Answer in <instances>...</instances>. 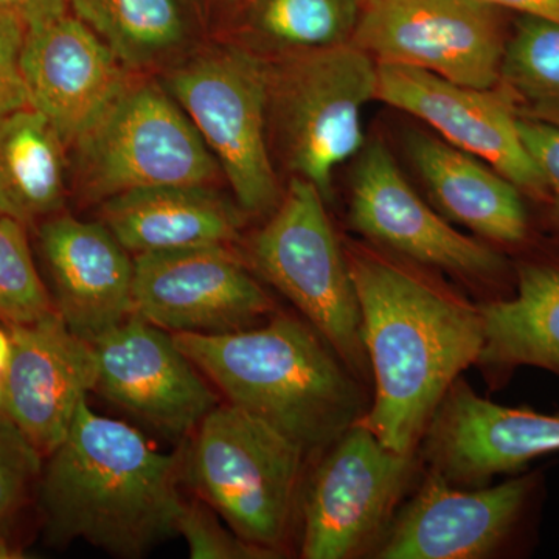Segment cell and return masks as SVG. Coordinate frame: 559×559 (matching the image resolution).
<instances>
[{
    "label": "cell",
    "instance_id": "20",
    "mask_svg": "<svg viewBox=\"0 0 559 559\" xmlns=\"http://www.w3.org/2000/svg\"><path fill=\"white\" fill-rule=\"evenodd\" d=\"M407 150L430 197L450 218L507 248L530 245L533 221L524 194L487 162L425 132H412Z\"/></svg>",
    "mask_w": 559,
    "mask_h": 559
},
{
    "label": "cell",
    "instance_id": "1",
    "mask_svg": "<svg viewBox=\"0 0 559 559\" xmlns=\"http://www.w3.org/2000/svg\"><path fill=\"white\" fill-rule=\"evenodd\" d=\"M374 400L360 418L390 450L412 454L459 374L484 347L479 308L367 252L347 257Z\"/></svg>",
    "mask_w": 559,
    "mask_h": 559
},
{
    "label": "cell",
    "instance_id": "6",
    "mask_svg": "<svg viewBox=\"0 0 559 559\" xmlns=\"http://www.w3.org/2000/svg\"><path fill=\"white\" fill-rule=\"evenodd\" d=\"M305 455L263 419L218 404L191 432L182 480L238 536L275 551L293 518Z\"/></svg>",
    "mask_w": 559,
    "mask_h": 559
},
{
    "label": "cell",
    "instance_id": "11",
    "mask_svg": "<svg viewBox=\"0 0 559 559\" xmlns=\"http://www.w3.org/2000/svg\"><path fill=\"white\" fill-rule=\"evenodd\" d=\"M414 471L412 454L390 450L362 421L331 444L304 502L301 557L344 559L390 520Z\"/></svg>",
    "mask_w": 559,
    "mask_h": 559
},
{
    "label": "cell",
    "instance_id": "14",
    "mask_svg": "<svg viewBox=\"0 0 559 559\" xmlns=\"http://www.w3.org/2000/svg\"><path fill=\"white\" fill-rule=\"evenodd\" d=\"M377 100L425 121L441 139L487 162L525 200L540 204L546 180L522 142L518 116L495 90L462 86L426 70L378 64Z\"/></svg>",
    "mask_w": 559,
    "mask_h": 559
},
{
    "label": "cell",
    "instance_id": "18",
    "mask_svg": "<svg viewBox=\"0 0 559 559\" xmlns=\"http://www.w3.org/2000/svg\"><path fill=\"white\" fill-rule=\"evenodd\" d=\"M554 452H559V414L500 406L459 380L425 430L430 473L455 487L484 485Z\"/></svg>",
    "mask_w": 559,
    "mask_h": 559
},
{
    "label": "cell",
    "instance_id": "4",
    "mask_svg": "<svg viewBox=\"0 0 559 559\" xmlns=\"http://www.w3.org/2000/svg\"><path fill=\"white\" fill-rule=\"evenodd\" d=\"M266 62L270 140L283 165L329 200L334 170L364 148L378 62L352 43Z\"/></svg>",
    "mask_w": 559,
    "mask_h": 559
},
{
    "label": "cell",
    "instance_id": "19",
    "mask_svg": "<svg viewBox=\"0 0 559 559\" xmlns=\"http://www.w3.org/2000/svg\"><path fill=\"white\" fill-rule=\"evenodd\" d=\"M51 299L73 333L94 342L132 316L134 257L105 223L70 215L39 224Z\"/></svg>",
    "mask_w": 559,
    "mask_h": 559
},
{
    "label": "cell",
    "instance_id": "27",
    "mask_svg": "<svg viewBox=\"0 0 559 559\" xmlns=\"http://www.w3.org/2000/svg\"><path fill=\"white\" fill-rule=\"evenodd\" d=\"M53 312V299L33 261L27 227L0 215V325H24Z\"/></svg>",
    "mask_w": 559,
    "mask_h": 559
},
{
    "label": "cell",
    "instance_id": "13",
    "mask_svg": "<svg viewBox=\"0 0 559 559\" xmlns=\"http://www.w3.org/2000/svg\"><path fill=\"white\" fill-rule=\"evenodd\" d=\"M349 224L407 259L460 277L503 283L514 275L502 253L452 229L423 202L380 142L360 150L353 170Z\"/></svg>",
    "mask_w": 559,
    "mask_h": 559
},
{
    "label": "cell",
    "instance_id": "23",
    "mask_svg": "<svg viewBox=\"0 0 559 559\" xmlns=\"http://www.w3.org/2000/svg\"><path fill=\"white\" fill-rule=\"evenodd\" d=\"M68 143L39 110L0 119V215L24 227L58 215L68 197Z\"/></svg>",
    "mask_w": 559,
    "mask_h": 559
},
{
    "label": "cell",
    "instance_id": "2",
    "mask_svg": "<svg viewBox=\"0 0 559 559\" xmlns=\"http://www.w3.org/2000/svg\"><path fill=\"white\" fill-rule=\"evenodd\" d=\"M183 451L164 454L139 430L80 403L68 436L43 466L38 498L46 538L86 540L139 558L178 535Z\"/></svg>",
    "mask_w": 559,
    "mask_h": 559
},
{
    "label": "cell",
    "instance_id": "3",
    "mask_svg": "<svg viewBox=\"0 0 559 559\" xmlns=\"http://www.w3.org/2000/svg\"><path fill=\"white\" fill-rule=\"evenodd\" d=\"M227 401L277 429L305 454L330 450L362 418L352 371L307 323L275 316L259 329L173 334Z\"/></svg>",
    "mask_w": 559,
    "mask_h": 559
},
{
    "label": "cell",
    "instance_id": "10",
    "mask_svg": "<svg viewBox=\"0 0 559 559\" xmlns=\"http://www.w3.org/2000/svg\"><path fill=\"white\" fill-rule=\"evenodd\" d=\"M25 22L21 72L28 106L57 128L69 150L134 75L68 0H39Z\"/></svg>",
    "mask_w": 559,
    "mask_h": 559
},
{
    "label": "cell",
    "instance_id": "30",
    "mask_svg": "<svg viewBox=\"0 0 559 559\" xmlns=\"http://www.w3.org/2000/svg\"><path fill=\"white\" fill-rule=\"evenodd\" d=\"M522 142L546 180V198L540 207L559 245V128L538 121L518 119Z\"/></svg>",
    "mask_w": 559,
    "mask_h": 559
},
{
    "label": "cell",
    "instance_id": "25",
    "mask_svg": "<svg viewBox=\"0 0 559 559\" xmlns=\"http://www.w3.org/2000/svg\"><path fill=\"white\" fill-rule=\"evenodd\" d=\"M364 0H235L226 40L264 60L352 43Z\"/></svg>",
    "mask_w": 559,
    "mask_h": 559
},
{
    "label": "cell",
    "instance_id": "28",
    "mask_svg": "<svg viewBox=\"0 0 559 559\" xmlns=\"http://www.w3.org/2000/svg\"><path fill=\"white\" fill-rule=\"evenodd\" d=\"M43 466V455L0 411V559L21 557L9 530L38 492Z\"/></svg>",
    "mask_w": 559,
    "mask_h": 559
},
{
    "label": "cell",
    "instance_id": "35",
    "mask_svg": "<svg viewBox=\"0 0 559 559\" xmlns=\"http://www.w3.org/2000/svg\"><path fill=\"white\" fill-rule=\"evenodd\" d=\"M39 0H0V13L24 14L31 10Z\"/></svg>",
    "mask_w": 559,
    "mask_h": 559
},
{
    "label": "cell",
    "instance_id": "22",
    "mask_svg": "<svg viewBox=\"0 0 559 559\" xmlns=\"http://www.w3.org/2000/svg\"><path fill=\"white\" fill-rule=\"evenodd\" d=\"M477 308L484 326L479 366L496 377L520 367L559 377V259L535 257L514 264L513 293Z\"/></svg>",
    "mask_w": 559,
    "mask_h": 559
},
{
    "label": "cell",
    "instance_id": "9",
    "mask_svg": "<svg viewBox=\"0 0 559 559\" xmlns=\"http://www.w3.org/2000/svg\"><path fill=\"white\" fill-rule=\"evenodd\" d=\"M503 13L480 0H364L352 44L378 64L495 90L511 32Z\"/></svg>",
    "mask_w": 559,
    "mask_h": 559
},
{
    "label": "cell",
    "instance_id": "34",
    "mask_svg": "<svg viewBox=\"0 0 559 559\" xmlns=\"http://www.w3.org/2000/svg\"><path fill=\"white\" fill-rule=\"evenodd\" d=\"M200 20H210L215 11L230 9L235 0H189Z\"/></svg>",
    "mask_w": 559,
    "mask_h": 559
},
{
    "label": "cell",
    "instance_id": "12",
    "mask_svg": "<svg viewBox=\"0 0 559 559\" xmlns=\"http://www.w3.org/2000/svg\"><path fill=\"white\" fill-rule=\"evenodd\" d=\"M132 257V314L168 333L248 330L274 310L271 297L229 246H198Z\"/></svg>",
    "mask_w": 559,
    "mask_h": 559
},
{
    "label": "cell",
    "instance_id": "8",
    "mask_svg": "<svg viewBox=\"0 0 559 559\" xmlns=\"http://www.w3.org/2000/svg\"><path fill=\"white\" fill-rule=\"evenodd\" d=\"M323 202L311 182L293 176L270 221L250 240L249 259L349 371L367 378L371 370L358 294Z\"/></svg>",
    "mask_w": 559,
    "mask_h": 559
},
{
    "label": "cell",
    "instance_id": "29",
    "mask_svg": "<svg viewBox=\"0 0 559 559\" xmlns=\"http://www.w3.org/2000/svg\"><path fill=\"white\" fill-rule=\"evenodd\" d=\"M178 535L189 544L191 559H264L275 551L242 539L224 528L207 503H183L178 521Z\"/></svg>",
    "mask_w": 559,
    "mask_h": 559
},
{
    "label": "cell",
    "instance_id": "31",
    "mask_svg": "<svg viewBox=\"0 0 559 559\" xmlns=\"http://www.w3.org/2000/svg\"><path fill=\"white\" fill-rule=\"evenodd\" d=\"M25 22L21 14L0 13V119L28 106L21 72Z\"/></svg>",
    "mask_w": 559,
    "mask_h": 559
},
{
    "label": "cell",
    "instance_id": "5",
    "mask_svg": "<svg viewBox=\"0 0 559 559\" xmlns=\"http://www.w3.org/2000/svg\"><path fill=\"white\" fill-rule=\"evenodd\" d=\"M162 84L218 162L238 207L267 215L282 201L267 130V62L221 39L162 72Z\"/></svg>",
    "mask_w": 559,
    "mask_h": 559
},
{
    "label": "cell",
    "instance_id": "33",
    "mask_svg": "<svg viewBox=\"0 0 559 559\" xmlns=\"http://www.w3.org/2000/svg\"><path fill=\"white\" fill-rule=\"evenodd\" d=\"M11 341L9 330L0 325V406H2L3 388H5L7 369H9Z\"/></svg>",
    "mask_w": 559,
    "mask_h": 559
},
{
    "label": "cell",
    "instance_id": "15",
    "mask_svg": "<svg viewBox=\"0 0 559 559\" xmlns=\"http://www.w3.org/2000/svg\"><path fill=\"white\" fill-rule=\"evenodd\" d=\"M92 344L97 355L94 392L167 436H190L218 406V396L173 334L138 314Z\"/></svg>",
    "mask_w": 559,
    "mask_h": 559
},
{
    "label": "cell",
    "instance_id": "16",
    "mask_svg": "<svg viewBox=\"0 0 559 559\" xmlns=\"http://www.w3.org/2000/svg\"><path fill=\"white\" fill-rule=\"evenodd\" d=\"M538 474L463 491L439 474L401 510L377 557L382 559L484 558L516 533L538 495Z\"/></svg>",
    "mask_w": 559,
    "mask_h": 559
},
{
    "label": "cell",
    "instance_id": "32",
    "mask_svg": "<svg viewBox=\"0 0 559 559\" xmlns=\"http://www.w3.org/2000/svg\"><path fill=\"white\" fill-rule=\"evenodd\" d=\"M503 11L535 16L559 24V0H480Z\"/></svg>",
    "mask_w": 559,
    "mask_h": 559
},
{
    "label": "cell",
    "instance_id": "24",
    "mask_svg": "<svg viewBox=\"0 0 559 559\" xmlns=\"http://www.w3.org/2000/svg\"><path fill=\"white\" fill-rule=\"evenodd\" d=\"M69 9L134 73L164 72L197 46L189 0H68Z\"/></svg>",
    "mask_w": 559,
    "mask_h": 559
},
{
    "label": "cell",
    "instance_id": "26",
    "mask_svg": "<svg viewBox=\"0 0 559 559\" xmlns=\"http://www.w3.org/2000/svg\"><path fill=\"white\" fill-rule=\"evenodd\" d=\"M498 90L518 119L559 128V24L514 17L503 51Z\"/></svg>",
    "mask_w": 559,
    "mask_h": 559
},
{
    "label": "cell",
    "instance_id": "21",
    "mask_svg": "<svg viewBox=\"0 0 559 559\" xmlns=\"http://www.w3.org/2000/svg\"><path fill=\"white\" fill-rule=\"evenodd\" d=\"M241 212L213 186L151 187L100 204L102 223L132 255L230 246L240 234Z\"/></svg>",
    "mask_w": 559,
    "mask_h": 559
},
{
    "label": "cell",
    "instance_id": "7",
    "mask_svg": "<svg viewBox=\"0 0 559 559\" xmlns=\"http://www.w3.org/2000/svg\"><path fill=\"white\" fill-rule=\"evenodd\" d=\"M84 201L162 186H215L223 173L160 80L134 73L119 97L75 143Z\"/></svg>",
    "mask_w": 559,
    "mask_h": 559
},
{
    "label": "cell",
    "instance_id": "17",
    "mask_svg": "<svg viewBox=\"0 0 559 559\" xmlns=\"http://www.w3.org/2000/svg\"><path fill=\"white\" fill-rule=\"evenodd\" d=\"M11 341L0 411L44 459L68 436L80 403L94 392V344L66 325L58 312L5 326Z\"/></svg>",
    "mask_w": 559,
    "mask_h": 559
}]
</instances>
